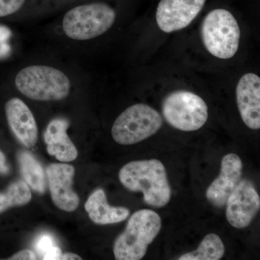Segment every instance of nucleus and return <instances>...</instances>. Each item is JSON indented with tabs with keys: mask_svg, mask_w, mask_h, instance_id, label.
Returning <instances> with one entry per match:
<instances>
[{
	"mask_svg": "<svg viewBox=\"0 0 260 260\" xmlns=\"http://www.w3.org/2000/svg\"><path fill=\"white\" fill-rule=\"evenodd\" d=\"M119 181L129 191H141L145 203L162 208L169 203L172 190L164 164L157 159L128 162L119 173Z\"/></svg>",
	"mask_w": 260,
	"mask_h": 260,
	"instance_id": "1",
	"label": "nucleus"
},
{
	"mask_svg": "<svg viewBox=\"0 0 260 260\" xmlns=\"http://www.w3.org/2000/svg\"><path fill=\"white\" fill-rule=\"evenodd\" d=\"M161 225L160 215L153 210L143 209L135 212L126 224L124 232L114 242L115 259H143L148 246L158 235Z\"/></svg>",
	"mask_w": 260,
	"mask_h": 260,
	"instance_id": "2",
	"label": "nucleus"
},
{
	"mask_svg": "<svg viewBox=\"0 0 260 260\" xmlns=\"http://www.w3.org/2000/svg\"><path fill=\"white\" fill-rule=\"evenodd\" d=\"M15 84L20 93L35 101H60L69 95L71 84L61 70L45 65H32L20 70Z\"/></svg>",
	"mask_w": 260,
	"mask_h": 260,
	"instance_id": "3",
	"label": "nucleus"
},
{
	"mask_svg": "<svg viewBox=\"0 0 260 260\" xmlns=\"http://www.w3.org/2000/svg\"><path fill=\"white\" fill-rule=\"evenodd\" d=\"M202 39L210 54L229 59L237 54L240 42L239 24L234 15L224 9H215L205 17L202 25Z\"/></svg>",
	"mask_w": 260,
	"mask_h": 260,
	"instance_id": "4",
	"label": "nucleus"
},
{
	"mask_svg": "<svg viewBox=\"0 0 260 260\" xmlns=\"http://www.w3.org/2000/svg\"><path fill=\"white\" fill-rule=\"evenodd\" d=\"M115 19V11L105 3L80 5L65 14L63 30L70 39L90 40L109 30Z\"/></svg>",
	"mask_w": 260,
	"mask_h": 260,
	"instance_id": "5",
	"label": "nucleus"
},
{
	"mask_svg": "<svg viewBox=\"0 0 260 260\" xmlns=\"http://www.w3.org/2000/svg\"><path fill=\"white\" fill-rule=\"evenodd\" d=\"M162 124L161 116L156 110L146 104H135L121 113L114 121L112 138L118 144H136L155 135Z\"/></svg>",
	"mask_w": 260,
	"mask_h": 260,
	"instance_id": "6",
	"label": "nucleus"
},
{
	"mask_svg": "<svg viewBox=\"0 0 260 260\" xmlns=\"http://www.w3.org/2000/svg\"><path fill=\"white\" fill-rule=\"evenodd\" d=\"M162 112L171 126L184 132L200 129L208 118L206 103L188 90H176L169 94L162 102Z\"/></svg>",
	"mask_w": 260,
	"mask_h": 260,
	"instance_id": "7",
	"label": "nucleus"
},
{
	"mask_svg": "<svg viewBox=\"0 0 260 260\" xmlns=\"http://www.w3.org/2000/svg\"><path fill=\"white\" fill-rule=\"evenodd\" d=\"M225 205L228 222L236 229H244L250 225L259 210V195L251 181L242 179Z\"/></svg>",
	"mask_w": 260,
	"mask_h": 260,
	"instance_id": "8",
	"label": "nucleus"
},
{
	"mask_svg": "<svg viewBox=\"0 0 260 260\" xmlns=\"http://www.w3.org/2000/svg\"><path fill=\"white\" fill-rule=\"evenodd\" d=\"M206 0H160L156 21L162 31L172 32L186 28L198 16Z\"/></svg>",
	"mask_w": 260,
	"mask_h": 260,
	"instance_id": "9",
	"label": "nucleus"
},
{
	"mask_svg": "<svg viewBox=\"0 0 260 260\" xmlns=\"http://www.w3.org/2000/svg\"><path fill=\"white\" fill-rule=\"evenodd\" d=\"M74 167L67 164H52L46 173L53 203L59 209L75 211L80 204V198L73 189Z\"/></svg>",
	"mask_w": 260,
	"mask_h": 260,
	"instance_id": "10",
	"label": "nucleus"
},
{
	"mask_svg": "<svg viewBox=\"0 0 260 260\" xmlns=\"http://www.w3.org/2000/svg\"><path fill=\"white\" fill-rule=\"evenodd\" d=\"M242 162L235 153L225 155L221 160L220 173L206 191V198L213 206L223 208L228 198L242 180Z\"/></svg>",
	"mask_w": 260,
	"mask_h": 260,
	"instance_id": "11",
	"label": "nucleus"
},
{
	"mask_svg": "<svg viewBox=\"0 0 260 260\" xmlns=\"http://www.w3.org/2000/svg\"><path fill=\"white\" fill-rule=\"evenodd\" d=\"M237 102L241 117L249 129L260 128V78L254 73L243 75L237 84Z\"/></svg>",
	"mask_w": 260,
	"mask_h": 260,
	"instance_id": "12",
	"label": "nucleus"
},
{
	"mask_svg": "<svg viewBox=\"0 0 260 260\" xmlns=\"http://www.w3.org/2000/svg\"><path fill=\"white\" fill-rule=\"evenodd\" d=\"M5 113L10 129L19 142L27 148L37 144V121L28 106L18 98H13L7 102Z\"/></svg>",
	"mask_w": 260,
	"mask_h": 260,
	"instance_id": "13",
	"label": "nucleus"
},
{
	"mask_svg": "<svg viewBox=\"0 0 260 260\" xmlns=\"http://www.w3.org/2000/svg\"><path fill=\"white\" fill-rule=\"evenodd\" d=\"M68 126V120L57 118L49 123L44 132L48 153L61 162L73 161L78 156V150L67 133Z\"/></svg>",
	"mask_w": 260,
	"mask_h": 260,
	"instance_id": "14",
	"label": "nucleus"
},
{
	"mask_svg": "<svg viewBox=\"0 0 260 260\" xmlns=\"http://www.w3.org/2000/svg\"><path fill=\"white\" fill-rule=\"evenodd\" d=\"M85 209L90 220L99 225L120 223L129 215L127 208L108 204L105 191L102 189H97L90 195L85 203Z\"/></svg>",
	"mask_w": 260,
	"mask_h": 260,
	"instance_id": "15",
	"label": "nucleus"
},
{
	"mask_svg": "<svg viewBox=\"0 0 260 260\" xmlns=\"http://www.w3.org/2000/svg\"><path fill=\"white\" fill-rule=\"evenodd\" d=\"M18 160L24 181L32 190L44 194L47 189V178L39 160L25 150L18 153Z\"/></svg>",
	"mask_w": 260,
	"mask_h": 260,
	"instance_id": "16",
	"label": "nucleus"
},
{
	"mask_svg": "<svg viewBox=\"0 0 260 260\" xmlns=\"http://www.w3.org/2000/svg\"><path fill=\"white\" fill-rule=\"evenodd\" d=\"M225 253V247L219 236L209 234L202 241L196 250L183 254L179 260H219Z\"/></svg>",
	"mask_w": 260,
	"mask_h": 260,
	"instance_id": "17",
	"label": "nucleus"
},
{
	"mask_svg": "<svg viewBox=\"0 0 260 260\" xmlns=\"http://www.w3.org/2000/svg\"><path fill=\"white\" fill-rule=\"evenodd\" d=\"M30 187L24 181L12 183L4 192H0V213L10 208L28 204L31 200Z\"/></svg>",
	"mask_w": 260,
	"mask_h": 260,
	"instance_id": "18",
	"label": "nucleus"
},
{
	"mask_svg": "<svg viewBox=\"0 0 260 260\" xmlns=\"http://www.w3.org/2000/svg\"><path fill=\"white\" fill-rule=\"evenodd\" d=\"M25 0H0V18L14 14L23 6Z\"/></svg>",
	"mask_w": 260,
	"mask_h": 260,
	"instance_id": "19",
	"label": "nucleus"
},
{
	"mask_svg": "<svg viewBox=\"0 0 260 260\" xmlns=\"http://www.w3.org/2000/svg\"><path fill=\"white\" fill-rule=\"evenodd\" d=\"M54 246V242L53 238L51 236L45 234L38 239L35 247L37 252L40 255L44 256L45 253Z\"/></svg>",
	"mask_w": 260,
	"mask_h": 260,
	"instance_id": "20",
	"label": "nucleus"
},
{
	"mask_svg": "<svg viewBox=\"0 0 260 260\" xmlns=\"http://www.w3.org/2000/svg\"><path fill=\"white\" fill-rule=\"evenodd\" d=\"M37 255L35 253L29 249H23L17 252L14 255L12 256L9 259L11 260H35L37 259Z\"/></svg>",
	"mask_w": 260,
	"mask_h": 260,
	"instance_id": "21",
	"label": "nucleus"
},
{
	"mask_svg": "<svg viewBox=\"0 0 260 260\" xmlns=\"http://www.w3.org/2000/svg\"><path fill=\"white\" fill-rule=\"evenodd\" d=\"M61 255H62V252L60 248L54 246L43 256V259L59 260L61 259Z\"/></svg>",
	"mask_w": 260,
	"mask_h": 260,
	"instance_id": "22",
	"label": "nucleus"
},
{
	"mask_svg": "<svg viewBox=\"0 0 260 260\" xmlns=\"http://www.w3.org/2000/svg\"><path fill=\"white\" fill-rule=\"evenodd\" d=\"M10 173V167L6 162L4 153L0 150V174L7 175Z\"/></svg>",
	"mask_w": 260,
	"mask_h": 260,
	"instance_id": "23",
	"label": "nucleus"
},
{
	"mask_svg": "<svg viewBox=\"0 0 260 260\" xmlns=\"http://www.w3.org/2000/svg\"><path fill=\"white\" fill-rule=\"evenodd\" d=\"M61 259L63 260H81L82 258L80 257L78 254H75L73 252H67L65 254H62L61 255Z\"/></svg>",
	"mask_w": 260,
	"mask_h": 260,
	"instance_id": "24",
	"label": "nucleus"
}]
</instances>
